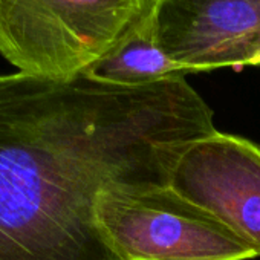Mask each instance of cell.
Wrapping results in <instances>:
<instances>
[{
    "instance_id": "1",
    "label": "cell",
    "mask_w": 260,
    "mask_h": 260,
    "mask_svg": "<svg viewBox=\"0 0 260 260\" xmlns=\"http://www.w3.org/2000/svg\"><path fill=\"white\" fill-rule=\"evenodd\" d=\"M214 132L185 77L119 87L0 75V260H119L101 194L167 185L182 147Z\"/></svg>"
},
{
    "instance_id": "2",
    "label": "cell",
    "mask_w": 260,
    "mask_h": 260,
    "mask_svg": "<svg viewBox=\"0 0 260 260\" xmlns=\"http://www.w3.org/2000/svg\"><path fill=\"white\" fill-rule=\"evenodd\" d=\"M146 0H0V55L49 80L81 75L143 11Z\"/></svg>"
},
{
    "instance_id": "3",
    "label": "cell",
    "mask_w": 260,
    "mask_h": 260,
    "mask_svg": "<svg viewBox=\"0 0 260 260\" xmlns=\"http://www.w3.org/2000/svg\"><path fill=\"white\" fill-rule=\"evenodd\" d=\"M98 222L119 260H249L255 251L169 185L107 190Z\"/></svg>"
},
{
    "instance_id": "4",
    "label": "cell",
    "mask_w": 260,
    "mask_h": 260,
    "mask_svg": "<svg viewBox=\"0 0 260 260\" xmlns=\"http://www.w3.org/2000/svg\"><path fill=\"white\" fill-rule=\"evenodd\" d=\"M167 185L208 211L260 257V147L222 132L188 141Z\"/></svg>"
},
{
    "instance_id": "5",
    "label": "cell",
    "mask_w": 260,
    "mask_h": 260,
    "mask_svg": "<svg viewBox=\"0 0 260 260\" xmlns=\"http://www.w3.org/2000/svg\"><path fill=\"white\" fill-rule=\"evenodd\" d=\"M156 29L188 74L260 66V0H156Z\"/></svg>"
},
{
    "instance_id": "6",
    "label": "cell",
    "mask_w": 260,
    "mask_h": 260,
    "mask_svg": "<svg viewBox=\"0 0 260 260\" xmlns=\"http://www.w3.org/2000/svg\"><path fill=\"white\" fill-rule=\"evenodd\" d=\"M187 74L162 51L156 29V0H146L140 16L81 75L119 87H143Z\"/></svg>"
}]
</instances>
